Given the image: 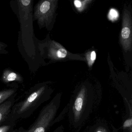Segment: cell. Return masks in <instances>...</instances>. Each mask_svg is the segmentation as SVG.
<instances>
[{
  "instance_id": "obj_1",
  "label": "cell",
  "mask_w": 132,
  "mask_h": 132,
  "mask_svg": "<svg viewBox=\"0 0 132 132\" xmlns=\"http://www.w3.org/2000/svg\"><path fill=\"white\" fill-rule=\"evenodd\" d=\"M94 96L85 86L72 96L67 106L70 125L75 130L79 129L87 120L92 110Z\"/></svg>"
},
{
  "instance_id": "obj_2",
  "label": "cell",
  "mask_w": 132,
  "mask_h": 132,
  "mask_svg": "<svg viewBox=\"0 0 132 132\" xmlns=\"http://www.w3.org/2000/svg\"><path fill=\"white\" fill-rule=\"evenodd\" d=\"M51 93L46 92L45 87L31 93L23 100L14 104L10 112L11 119L29 117L42 103L51 98Z\"/></svg>"
},
{
  "instance_id": "obj_3",
  "label": "cell",
  "mask_w": 132,
  "mask_h": 132,
  "mask_svg": "<svg viewBox=\"0 0 132 132\" xmlns=\"http://www.w3.org/2000/svg\"><path fill=\"white\" fill-rule=\"evenodd\" d=\"M61 94H57L52 100L42 108L34 122L27 132H47L54 121L59 109Z\"/></svg>"
},
{
  "instance_id": "obj_4",
  "label": "cell",
  "mask_w": 132,
  "mask_h": 132,
  "mask_svg": "<svg viewBox=\"0 0 132 132\" xmlns=\"http://www.w3.org/2000/svg\"><path fill=\"white\" fill-rule=\"evenodd\" d=\"M120 42L125 52L130 51L132 45V22L130 12L127 10L123 12Z\"/></svg>"
},
{
  "instance_id": "obj_5",
  "label": "cell",
  "mask_w": 132,
  "mask_h": 132,
  "mask_svg": "<svg viewBox=\"0 0 132 132\" xmlns=\"http://www.w3.org/2000/svg\"><path fill=\"white\" fill-rule=\"evenodd\" d=\"M13 98L0 105V123L6 119L11 112L12 107L14 104V99Z\"/></svg>"
},
{
  "instance_id": "obj_6",
  "label": "cell",
  "mask_w": 132,
  "mask_h": 132,
  "mask_svg": "<svg viewBox=\"0 0 132 132\" xmlns=\"http://www.w3.org/2000/svg\"><path fill=\"white\" fill-rule=\"evenodd\" d=\"M56 48L54 52V55L57 59L65 58L68 55V52L66 49L60 44H56Z\"/></svg>"
},
{
  "instance_id": "obj_7",
  "label": "cell",
  "mask_w": 132,
  "mask_h": 132,
  "mask_svg": "<svg viewBox=\"0 0 132 132\" xmlns=\"http://www.w3.org/2000/svg\"><path fill=\"white\" fill-rule=\"evenodd\" d=\"M14 93L13 90H9L0 92V105L8 100Z\"/></svg>"
},
{
  "instance_id": "obj_8",
  "label": "cell",
  "mask_w": 132,
  "mask_h": 132,
  "mask_svg": "<svg viewBox=\"0 0 132 132\" xmlns=\"http://www.w3.org/2000/svg\"><path fill=\"white\" fill-rule=\"evenodd\" d=\"M86 57L88 62V64L90 67L92 65L95 61L96 59V53L94 51L89 52L86 54Z\"/></svg>"
},
{
  "instance_id": "obj_9",
  "label": "cell",
  "mask_w": 132,
  "mask_h": 132,
  "mask_svg": "<svg viewBox=\"0 0 132 132\" xmlns=\"http://www.w3.org/2000/svg\"><path fill=\"white\" fill-rule=\"evenodd\" d=\"M89 132H109L106 126L100 124L94 126L90 129Z\"/></svg>"
},
{
  "instance_id": "obj_10",
  "label": "cell",
  "mask_w": 132,
  "mask_h": 132,
  "mask_svg": "<svg viewBox=\"0 0 132 132\" xmlns=\"http://www.w3.org/2000/svg\"><path fill=\"white\" fill-rule=\"evenodd\" d=\"M91 1H81L76 0L74 1V3L75 6L78 10L79 11H81L82 10L84 7L85 6L86 4L89 2H91Z\"/></svg>"
},
{
  "instance_id": "obj_11",
  "label": "cell",
  "mask_w": 132,
  "mask_h": 132,
  "mask_svg": "<svg viewBox=\"0 0 132 132\" xmlns=\"http://www.w3.org/2000/svg\"><path fill=\"white\" fill-rule=\"evenodd\" d=\"M119 16V13L117 11L114 9H112L109 12L108 18L110 20L114 21L118 18Z\"/></svg>"
},
{
  "instance_id": "obj_12",
  "label": "cell",
  "mask_w": 132,
  "mask_h": 132,
  "mask_svg": "<svg viewBox=\"0 0 132 132\" xmlns=\"http://www.w3.org/2000/svg\"><path fill=\"white\" fill-rule=\"evenodd\" d=\"M51 8V3L49 1H45L42 4L40 7V11L42 13H47Z\"/></svg>"
},
{
  "instance_id": "obj_13",
  "label": "cell",
  "mask_w": 132,
  "mask_h": 132,
  "mask_svg": "<svg viewBox=\"0 0 132 132\" xmlns=\"http://www.w3.org/2000/svg\"><path fill=\"white\" fill-rule=\"evenodd\" d=\"M132 119L131 117L126 120L123 123V129L132 128Z\"/></svg>"
},
{
  "instance_id": "obj_14",
  "label": "cell",
  "mask_w": 132,
  "mask_h": 132,
  "mask_svg": "<svg viewBox=\"0 0 132 132\" xmlns=\"http://www.w3.org/2000/svg\"><path fill=\"white\" fill-rule=\"evenodd\" d=\"M16 74H15V73L12 72V73L9 74V75L8 76L7 78V80L8 81H12L16 80Z\"/></svg>"
},
{
  "instance_id": "obj_15",
  "label": "cell",
  "mask_w": 132,
  "mask_h": 132,
  "mask_svg": "<svg viewBox=\"0 0 132 132\" xmlns=\"http://www.w3.org/2000/svg\"><path fill=\"white\" fill-rule=\"evenodd\" d=\"M11 128L10 125H4L0 127V132H7Z\"/></svg>"
},
{
  "instance_id": "obj_16",
  "label": "cell",
  "mask_w": 132,
  "mask_h": 132,
  "mask_svg": "<svg viewBox=\"0 0 132 132\" xmlns=\"http://www.w3.org/2000/svg\"><path fill=\"white\" fill-rule=\"evenodd\" d=\"M64 128L62 125L56 128L53 132H64Z\"/></svg>"
},
{
  "instance_id": "obj_17",
  "label": "cell",
  "mask_w": 132,
  "mask_h": 132,
  "mask_svg": "<svg viewBox=\"0 0 132 132\" xmlns=\"http://www.w3.org/2000/svg\"><path fill=\"white\" fill-rule=\"evenodd\" d=\"M30 2V0H22L21 1L22 4L24 6H27L29 5Z\"/></svg>"
},
{
  "instance_id": "obj_18",
  "label": "cell",
  "mask_w": 132,
  "mask_h": 132,
  "mask_svg": "<svg viewBox=\"0 0 132 132\" xmlns=\"http://www.w3.org/2000/svg\"><path fill=\"white\" fill-rule=\"evenodd\" d=\"M18 132H27V130H24L23 128L21 127L18 131Z\"/></svg>"
},
{
  "instance_id": "obj_19",
  "label": "cell",
  "mask_w": 132,
  "mask_h": 132,
  "mask_svg": "<svg viewBox=\"0 0 132 132\" xmlns=\"http://www.w3.org/2000/svg\"><path fill=\"white\" fill-rule=\"evenodd\" d=\"M18 130H17L16 129L15 130H13V131H12V132H18Z\"/></svg>"
}]
</instances>
